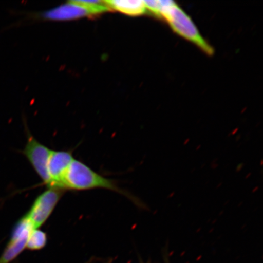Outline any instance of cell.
Listing matches in <instances>:
<instances>
[{"label":"cell","instance_id":"52a82bcc","mask_svg":"<svg viewBox=\"0 0 263 263\" xmlns=\"http://www.w3.org/2000/svg\"><path fill=\"white\" fill-rule=\"evenodd\" d=\"M90 15V13L86 9L71 1L49 10L43 14L45 19L59 21H72Z\"/></svg>","mask_w":263,"mask_h":263},{"label":"cell","instance_id":"30bf717a","mask_svg":"<svg viewBox=\"0 0 263 263\" xmlns=\"http://www.w3.org/2000/svg\"><path fill=\"white\" fill-rule=\"evenodd\" d=\"M81 6L90 13L91 15H97L110 11L105 1H71Z\"/></svg>","mask_w":263,"mask_h":263},{"label":"cell","instance_id":"7a4b0ae2","mask_svg":"<svg viewBox=\"0 0 263 263\" xmlns=\"http://www.w3.org/2000/svg\"><path fill=\"white\" fill-rule=\"evenodd\" d=\"M160 3L157 17L165 19L174 32L196 45L206 54L214 53L213 48L200 34L192 20L175 2L160 1Z\"/></svg>","mask_w":263,"mask_h":263},{"label":"cell","instance_id":"5b68a950","mask_svg":"<svg viewBox=\"0 0 263 263\" xmlns=\"http://www.w3.org/2000/svg\"><path fill=\"white\" fill-rule=\"evenodd\" d=\"M33 229L25 215L15 223L11 237L0 256V263H11L22 254L26 249L29 233Z\"/></svg>","mask_w":263,"mask_h":263},{"label":"cell","instance_id":"ba28073f","mask_svg":"<svg viewBox=\"0 0 263 263\" xmlns=\"http://www.w3.org/2000/svg\"><path fill=\"white\" fill-rule=\"evenodd\" d=\"M105 2L110 10L127 15H142L147 11L144 1L140 0H108Z\"/></svg>","mask_w":263,"mask_h":263},{"label":"cell","instance_id":"3957f363","mask_svg":"<svg viewBox=\"0 0 263 263\" xmlns=\"http://www.w3.org/2000/svg\"><path fill=\"white\" fill-rule=\"evenodd\" d=\"M65 191L49 187L38 196L30 209L25 214L33 228L39 229L44 224L53 212Z\"/></svg>","mask_w":263,"mask_h":263},{"label":"cell","instance_id":"6da1fadb","mask_svg":"<svg viewBox=\"0 0 263 263\" xmlns=\"http://www.w3.org/2000/svg\"><path fill=\"white\" fill-rule=\"evenodd\" d=\"M60 189L64 191L107 189L126 196L138 206L142 207L139 200L120 189L115 181L100 175L87 164L76 159L71 162L62 179Z\"/></svg>","mask_w":263,"mask_h":263},{"label":"cell","instance_id":"8992f818","mask_svg":"<svg viewBox=\"0 0 263 263\" xmlns=\"http://www.w3.org/2000/svg\"><path fill=\"white\" fill-rule=\"evenodd\" d=\"M74 159L71 151L52 150L49 159L48 172L52 187L60 189L61 181Z\"/></svg>","mask_w":263,"mask_h":263},{"label":"cell","instance_id":"277c9868","mask_svg":"<svg viewBox=\"0 0 263 263\" xmlns=\"http://www.w3.org/2000/svg\"><path fill=\"white\" fill-rule=\"evenodd\" d=\"M51 151L28 133L27 143L22 153L48 188L52 187V180L48 172V162Z\"/></svg>","mask_w":263,"mask_h":263},{"label":"cell","instance_id":"9c48e42d","mask_svg":"<svg viewBox=\"0 0 263 263\" xmlns=\"http://www.w3.org/2000/svg\"><path fill=\"white\" fill-rule=\"evenodd\" d=\"M48 242L47 233L39 229H33L28 236L26 249L39 251L44 249Z\"/></svg>","mask_w":263,"mask_h":263}]
</instances>
